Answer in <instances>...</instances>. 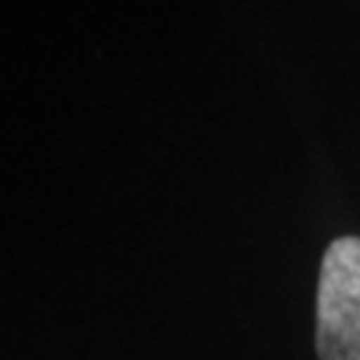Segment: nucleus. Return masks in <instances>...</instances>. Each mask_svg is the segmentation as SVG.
<instances>
[{"mask_svg":"<svg viewBox=\"0 0 360 360\" xmlns=\"http://www.w3.org/2000/svg\"><path fill=\"white\" fill-rule=\"evenodd\" d=\"M315 347L321 360H360V238H339L323 257Z\"/></svg>","mask_w":360,"mask_h":360,"instance_id":"1","label":"nucleus"}]
</instances>
